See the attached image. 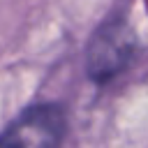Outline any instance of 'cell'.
<instances>
[{
	"instance_id": "6da1fadb",
	"label": "cell",
	"mask_w": 148,
	"mask_h": 148,
	"mask_svg": "<svg viewBox=\"0 0 148 148\" xmlns=\"http://www.w3.org/2000/svg\"><path fill=\"white\" fill-rule=\"evenodd\" d=\"M134 35L125 21L102 23L88 42L86 49V69L88 76L97 83H104L120 74L134 53Z\"/></svg>"
},
{
	"instance_id": "7a4b0ae2",
	"label": "cell",
	"mask_w": 148,
	"mask_h": 148,
	"mask_svg": "<svg viewBox=\"0 0 148 148\" xmlns=\"http://www.w3.org/2000/svg\"><path fill=\"white\" fill-rule=\"evenodd\" d=\"M65 132V113L58 104L28 109L0 134V148H58Z\"/></svg>"
}]
</instances>
